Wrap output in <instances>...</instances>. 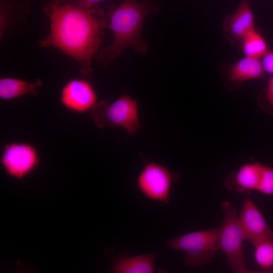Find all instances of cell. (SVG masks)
<instances>
[{"label": "cell", "mask_w": 273, "mask_h": 273, "mask_svg": "<svg viewBox=\"0 0 273 273\" xmlns=\"http://www.w3.org/2000/svg\"><path fill=\"white\" fill-rule=\"evenodd\" d=\"M43 11L50 20V30L41 45L55 47L72 58L80 67L81 76L92 78V60L108 26L103 10L98 5L84 8L49 0Z\"/></svg>", "instance_id": "1"}, {"label": "cell", "mask_w": 273, "mask_h": 273, "mask_svg": "<svg viewBox=\"0 0 273 273\" xmlns=\"http://www.w3.org/2000/svg\"><path fill=\"white\" fill-rule=\"evenodd\" d=\"M158 10L153 0H123L118 6L110 5L107 14V27L112 30L114 39L109 47L101 50L98 61L107 66L127 48L144 54L148 47L142 38V27L147 16Z\"/></svg>", "instance_id": "2"}, {"label": "cell", "mask_w": 273, "mask_h": 273, "mask_svg": "<svg viewBox=\"0 0 273 273\" xmlns=\"http://www.w3.org/2000/svg\"><path fill=\"white\" fill-rule=\"evenodd\" d=\"M220 207L224 218L218 228L217 247L225 255L228 267L236 273L259 272L246 267L243 246L245 239L236 209L228 201L222 202Z\"/></svg>", "instance_id": "3"}, {"label": "cell", "mask_w": 273, "mask_h": 273, "mask_svg": "<svg viewBox=\"0 0 273 273\" xmlns=\"http://www.w3.org/2000/svg\"><path fill=\"white\" fill-rule=\"evenodd\" d=\"M90 112L98 127H119L132 135L141 127L138 102L125 93L111 103L106 101L97 102Z\"/></svg>", "instance_id": "4"}, {"label": "cell", "mask_w": 273, "mask_h": 273, "mask_svg": "<svg viewBox=\"0 0 273 273\" xmlns=\"http://www.w3.org/2000/svg\"><path fill=\"white\" fill-rule=\"evenodd\" d=\"M218 228L190 232L168 240L167 248L183 251L186 265L199 268L211 262L217 251Z\"/></svg>", "instance_id": "5"}, {"label": "cell", "mask_w": 273, "mask_h": 273, "mask_svg": "<svg viewBox=\"0 0 273 273\" xmlns=\"http://www.w3.org/2000/svg\"><path fill=\"white\" fill-rule=\"evenodd\" d=\"M176 173L154 162L147 163L138 174L136 185L140 193L147 199L167 204L173 181L178 178Z\"/></svg>", "instance_id": "6"}, {"label": "cell", "mask_w": 273, "mask_h": 273, "mask_svg": "<svg viewBox=\"0 0 273 273\" xmlns=\"http://www.w3.org/2000/svg\"><path fill=\"white\" fill-rule=\"evenodd\" d=\"M40 156L36 147L24 142L6 144L2 152L1 164L6 173L17 179L30 175L38 166Z\"/></svg>", "instance_id": "7"}, {"label": "cell", "mask_w": 273, "mask_h": 273, "mask_svg": "<svg viewBox=\"0 0 273 273\" xmlns=\"http://www.w3.org/2000/svg\"><path fill=\"white\" fill-rule=\"evenodd\" d=\"M97 93L91 83L84 78H72L63 86L60 101L68 110L78 114L90 111L96 105Z\"/></svg>", "instance_id": "8"}, {"label": "cell", "mask_w": 273, "mask_h": 273, "mask_svg": "<svg viewBox=\"0 0 273 273\" xmlns=\"http://www.w3.org/2000/svg\"><path fill=\"white\" fill-rule=\"evenodd\" d=\"M245 239L252 245L273 240V231L252 200L249 193L245 196L238 216Z\"/></svg>", "instance_id": "9"}, {"label": "cell", "mask_w": 273, "mask_h": 273, "mask_svg": "<svg viewBox=\"0 0 273 273\" xmlns=\"http://www.w3.org/2000/svg\"><path fill=\"white\" fill-rule=\"evenodd\" d=\"M223 32L229 41L240 47L242 39L254 29V17L248 0H242L232 14L223 20Z\"/></svg>", "instance_id": "10"}, {"label": "cell", "mask_w": 273, "mask_h": 273, "mask_svg": "<svg viewBox=\"0 0 273 273\" xmlns=\"http://www.w3.org/2000/svg\"><path fill=\"white\" fill-rule=\"evenodd\" d=\"M263 164L248 163L231 172L226 177L224 187L231 192L249 193L256 191Z\"/></svg>", "instance_id": "11"}, {"label": "cell", "mask_w": 273, "mask_h": 273, "mask_svg": "<svg viewBox=\"0 0 273 273\" xmlns=\"http://www.w3.org/2000/svg\"><path fill=\"white\" fill-rule=\"evenodd\" d=\"M156 253L135 256H122L115 259L110 271L114 273H153Z\"/></svg>", "instance_id": "12"}, {"label": "cell", "mask_w": 273, "mask_h": 273, "mask_svg": "<svg viewBox=\"0 0 273 273\" xmlns=\"http://www.w3.org/2000/svg\"><path fill=\"white\" fill-rule=\"evenodd\" d=\"M42 83V81L40 79L30 82L14 77H1L0 78V98L2 100H8L27 95L36 96Z\"/></svg>", "instance_id": "13"}, {"label": "cell", "mask_w": 273, "mask_h": 273, "mask_svg": "<svg viewBox=\"0 0 273 273\" xmlns=\"http://www.w3.org/2000/svg\"><path fill=\"white\" fill-rule=\"evenodd\" d=\"M264 75L260 59L245 56L233 64L228 72L229 79L235 82L261 78Z\"/></svg>", "instance_id": "14"}, {"label": "cell", "mask_w": 273, "mask_h": 273, "mask_svg": "<svg viewBox=\"0 0 273 273\" xmlns=\"http://www.w3.org/2000/svg\"><path fill=\"white\" fill-rule=\"evenodd\" d=\"M29 10L27 0H0L1 37L13 26L18 17H23Z\"/></svg>", "instance_id": "15"}, {"label": "cell", "mask_w": 273, "mask_h": 273, "mask_svg": "<svg viewBox=\"0 0 273 273\" xmlns=\"http://www.w3.org/2000/svg\"><path fill=\"white\" fill-rule=\"evenodd\" d=\"M240 47L245 56L259 59L268 50L266 40L255 28L245 35Z\"/></svg>", "instance_id": "16"}, {"label": "cell", "mask_w": 273, "mask_h": 273, "mask_svg": "<svg viewBox=\"0 0 273 273\" xmlns=\"http://www.w3.org/2000/svg\"><path fill=\"white\" fill-rule=\"evenodd\" d=\"M254 247L256 263L266 272H273V240L261 242Z\"/></svg>", "instance_id": "17"}, {"label": "cell", "mask_w": 273, "mask_h": 273, "mask_svg": "<svg viewBox=\"0 0 273 273\" xmlns=\"http://www.w3.org/2000/svg\"><path fill=\"white\" fill-rule=\"evenodd\" d=\"M256 191L267 195L273 196V168L262 165L261 175Z\"/></svg>", "instance_id": "18"}, {"label": "cell", "mask_w": 273, "mask_h": 273, "mask_svg": "<svg viewBox=\"0 0 273 273\" xmlns=\"http://www.w3.org/2000/svg\"><path fill=\"white\" fill-rule=\"evenodd\" d=\"M102 1L103 0H58V1L79 7L90 8L97 5L98 3Z\"/></svg>", "instance_id": "19"}, {"label": "cell", "mask_w": 273, "mask_h": 273, "mask_svg": "<svg viewBox=\"0 0 273 273\" xmlns=\"http://www.w3.org/2000/svg\"><path fill=\"white\" fill-rule=\"evenodd\" d=\"M261 58L264 71L273 75V51L268 50Z\"/></svg>", "instance_id": "20"}, {"label": "cell", "mask_w": 273, "mask_h": 273, "mask_svg": "<svg viewBox=\"0 0 273 273\" xmlns=\"http://www.w3.org/2000/svg\"><path fill=\"white\" fill-rule=\"evenodd\" d=\"M265 97L267 103L270 106L271 108L273 109V75L268 80Z\"/></svg>", "instance_id": "21"}, {"label": "cell", "mask_w": 273, "mask_h": 273, "mask_svg": "<svg viewBox=\"0 0 273 273\" xmlns=\"http://www.w3.org/2000/svg\"><path fill=\"white\" fill-rule=\"evenodd\" d=\"M272 2H273V0H272Z\"/></svg>", "instance_id": "22"}, {"label": "cell", "mask_w": 273, "mask_h": 273, "mask_svg": "<svg viewBox=\"0 0 273 273\" xmlns=\"http://www.w3.org/2000/svg\"><path fill=\"white\" fill-rule=\"evenodd\" d=\"M57 1H58V0H57Z\"/></svg>", "instance_id": "23"}]
</instances>
